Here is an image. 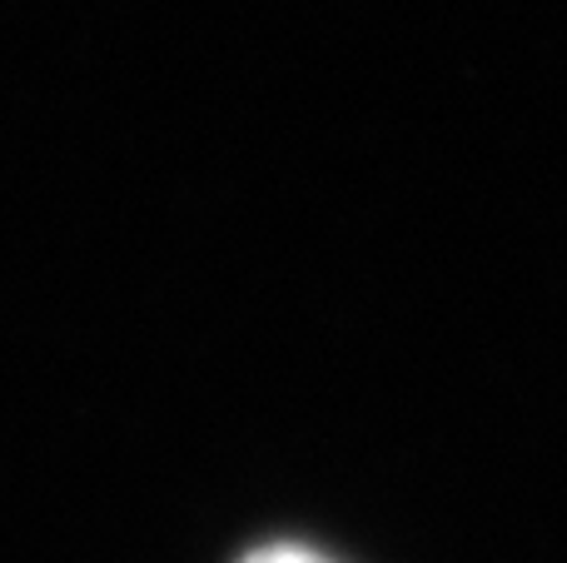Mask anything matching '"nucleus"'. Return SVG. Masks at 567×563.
Returning <instances> with one entry per match:
<instances>
[{
    "instance_id": "f257e3e1",
    "label": "nucleus",
    "mask_w": 567,
    "mask_h": 563,
    "mask_svg": "<svg viewBox=\"0 0 567 563\" xmlns=\"http://www.w3.org/2000/svg\"><path fill=\"white\" fill-rule=\"evenodd\" d=\"M245 563H329V559L309 554V549H265V554H255V559H245Z\"/></svg>"
}]
</instances>
